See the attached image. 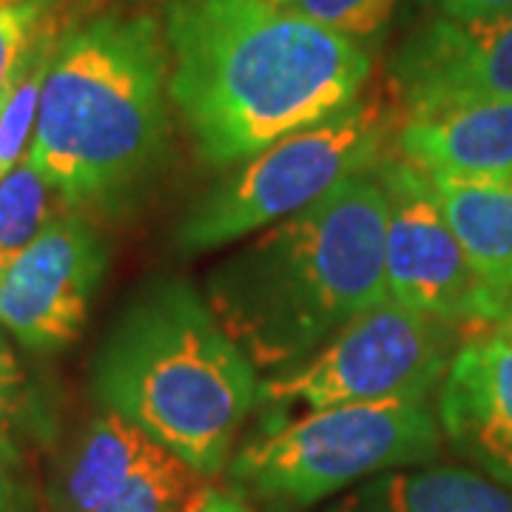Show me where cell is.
I'll return each mask as SVG.
<instances>
[{
  "mask_svg": "<svg viewBox=\"0 0 512 512\" xmlns=\"http://www.w3.org/2000/svg\"><path fill=\"white\" fill-rule=\"evenodd\" d=\"M168 97L194 154L225 168L362 94V43L282 12L271 0H168Z\"/></svg>",
  "mask_w": 512,
  "mask_h": 512,
  "instance_id": "6da1fadb",
  "label": "cell"
},
{
  "mask_svg": "<svg viewBox=\"0 0 512 512\" xmlns=\"http://www.w3.org/2000/svg\"><path fill=\"white\" fill-rule=\"evenodd\" d=\"M384 234L387 200L367 168L220 262L205 299L256 370L302 365L387 299Z\"/></svg>",
  "mask_w": 512,
  "mask_h": 512,
  "instance_id": "7a4b0ae2",
  "label": "cell"
},
{
  "mask_svg": "<svg viewBox=\"0 0 512 512\" xmlns=\"http://www.w3.org/2000/svg\"><path fill=\"white\" fill-rule=\"evenodd\" d=\"M168 52L151 12L69 26L43 80L29 157L66 208L114 211L157 174L171 140Z\"/></svg>",
  "mask_w": 512,
  "mask_h": 512,
  "instance_id": "3957f363",
  "label": "cell"
},
{
  "mask_svg": "<svg viewBox=\"0 0 512 512\" xmlns=\"http://www.w3.org/2000/svg\"><path fill=\"white\" fill-rule=\"evenodd\" d=\"M254 362L208 299L183 279H157L111 330L94 365L106 410L140 427L200 476H217L254 410Z\"/></svg>",
  "mask_w": 512,
  "mask_h": 512,
  "instance_id": "277c9868",
  "label": "cell"
},
{
  "mask_svg": "<svg viewBox=\"0 0 512 512\" xmlns=\"http://www.w3.org/2000/svg\"><path fill=\"white\" fill-rule=\"evenodd\" d=\"M441 450L427 402L342 404L302 413L245 444L228 473L274 512H296L390 470L430 464Z\"/></svg>",
  "mask_w": 512,
  "mask_h": 512,
  "instance_id": "5b68a950",
  "label": "cell"
},
{
  "mask_svg": "<svg viewBox=\"0 0 512 512\" xmlns=\"http://www.w3.org/2000/svg\"><path fill=\"white\" fill-rule=\"evenodd\" d=\"M393 131L396 117L382 94H359L348 109L239 163L180 222L177 248L202 254L291 220L342 180L379 163Z\"/></svg>",
  "mask_w": 512,
  "mask_h": 512,
  "instance_id": "8992f818",
  "label": "cell"
},
{
  "mask_svg": "<svg viewBox=\"0 0 512 512\" xmlns=\"http://www.w3.org/2000/svg\"><path fill=\"white\" fill-rule=\"evenodd\" d=\"M456 328L384 299L302 365L259 382L256 404L296 416L370 402H427L456 359Z\"/></svg>",
  "mask_w": 512,
  "mask_h": 512,
  "instance_id": "52a82bcc",
  "label": "cell"
},
{
  "mask_svg": "<svg viewBox=\"0 0 512 512\" xmlns=\"http://www.w3.org/2000/svg\"><path fill=\"white\" fill-rule=\"evenodd\" d=\"M373 171L387 200V299L456 330H498L504 302L464 251L436 183L399 154L382 157Z\"/></svg>",
  "mask_w": 512,
  "mask_h": 512,
  "instance_id": "ba28073f",
  "label": "cell"
},
{
  "mask_svg": "<svg viewBox=\"0 0 512 512\" xmlns=\"http://www.w3.org/2000/svg\"><path fill=\"white\" fill-rule=\"evenodd\" d=\"M106 271V248L89 222L66 208L0 274V328L23 348L60 350L86 325Z\"/></svg>",
  "mask_w": 512,
  "mask_h": 512,
  "instance_id": "9c48e42d",
  "label": "cell"
},
{
  "mask_svg": "<svg viewBox=\"0 0 512 512\" xmlns=\"http://www.w3.org/2000/svg\"><path fill=\"white\" fill-rule=\"evenodd\" d=\"M387 86L404 114L512 100V15L427 20L390 55Z\"/></svg>",
  "mask_w": 512,
  "mask_h": 512,
  "instance_id": "30bf717a",
  "label": "cell"
},
{
  "mask_svg": "<svg viewBox=\"0 0 512 512\" xmlns=\"http://www.w3.org/2000/svg\"><path fill=\"white\" fill-rule=\"evenodd\" d=\"M439 427L461 456L512 490V336L493 330L458 348L439 387Z\"/></svg>",
  "mask_w": 512,
  "mask_h": 512,
  "instance_id": "8fae6325",
  "label": "cell"
},
{
  "mask_svg": "<svg viewBox=\"0 0 512 512\" xmlns=\"http://www.w3.org/2000/svg\"><path fill=\"white\" fill-rule=\"evenodd\" d=\"M396 154L433 180H512V100L461 103L404 114L393 131Z\"/></svg>",
  "mask_w": 512,
  "mask_h": 512,
  "instance_id": "7c38bea8",
  "label": "cell"
},
{
  "mask_svg": "<svg viewBox=\"0 0 512 512\" xmlns=\"http://www.w3.org/2000/svg\"><path fill=\"white\" fill-rule=\"evenodd\" d=\"M168 450L131 421L106 410L77 436L49 487L52 512H94L120 495Z\"/></svg>",
  "mask_w": 512,
  "mask_h": 512,
  "instance_id": "4fadbf2b",
  "label": "cell"
},
{
  "mask_svg": "<svg viewBox=\"0 0 512 512\" xmlns=\"http://www.w3.org/2000/svg\"><path fill=\"white\" fill-rule=\"evenodd\" d=\"M322 512H512V490L461 467L390 470Z\"/></svg>",
  "mask_w": 512,
  "mask_h": 512,
  "instance_id": "5bb4252c",
  "label": "cell"
},
{
  "mask_svg": "<svg viewBox=\"0 0 512 512\" xmlns=\"http://www.w3.org/2000/svg\"><path fill=\"white\" fill-rule=\"evenodd\" d=\"M433 183L456 237L507 313L512 296V180Z\"/></svg>",
  "mask_w": 512,
  "mask_h": 512,
  "instance_id": "9a60e30c",
  "label": "cell"
},
{
  "mask_svg": "<svg viewBox=\"0 0 512 512\" xmlns=\"http://www.w3.org/2000/svg\"><path fill=\"white\" fill-rule=\"evenodd\" d=\"M57 202L63 200L55 185L29 154L0 177V274L60 214Z\"/></svg>",
  "mask_w": 512,
  "mask_h": 512,
  "instance_id": "2e32d148",
  "label": "cell"
},
{
  "mask_svg": "<svg viewBox=\"0 0 512 512\" xmlns=\"http://www.w3.org/2000/svg\"><path fill=\"white\" fill-rule=\"evenodd\" d=\"M211 493L205 476L185 461L165 453L154 467L137 476L120 495L94 512H200Z\"/></svg>",
  "mask_w": 512,
  "mask_h": 512,
  "instance_id": "e0dca14e",
  "label": "cell"
},
{
  "mask_svg": "<svg viewBox=\"0 0 512 512\" xmlns=\"http://www.w3.org/2000/svg\"><path fill=\"white\" fill-rule=\"evenodd\" d=\"M282 12L311 20L316 26L350 37L365 46L376 40L393 18L399 0H271Z\"/></svg>",
  "mask_w": 512,
  "mask_h": 512,
  "instance_id": "ac0fdd59",
  "label": "cell"
},
{
  "mask_svg": "<svg viewBox=\"0 0 512 512\" xmlns=\"http://www.w3.org/2000/svg\"><path fill=\"white\" fill-rule=\"evenodd\" d=\"M46 9V0H0V103L35 43Z\"/></svg>",
  "mask_w": 512,
  "mask_h": 512,
  "instance_id": "d6986e66",
  "label": "cell"
},
{
  "mask_svg": "<svg viewBox=\"0 0 512 512\" xmlns=\"http://www.w3.org/2000/svg\"><path fill=\"white\" fill-rule=\"evenodd\" d=\"M26 478L15 441L0 430V512H26Z\"/></svg>",
  "mask_w": 512,
  "mask_h": 512,
  "instance_id": "ffe728a7",
  "label": "cell"
},
{
  "mask_svg": "<svg viewBox=\"0 0 512 512\" xmlns=\"http://www.w3.org/2000/svg\"><path fill=\"white\" fill-rule=\"evenodd\" d=\"M433 9L436 18L456 20V23H481L512 15V0H416Z\"/></svg>",
  "mask_w": 512,
  "mask_h": 512,
  "instance_id": "44dd1931",
  "label": "cell"
},
{
  "mask_svg": "<svg viewBox=\"0 0 512 512\" xmlns=\"http://www.w3.org/2000/svg\"><path fill=\"white\" fill-rule=\"evenodd\" d=\"M20 390V367L12 356L9 345L0 339V430H6V421L15 410Z\"/></svg>",
  "mask_w": 512,
  "mask_h": 512,
  "instance_id": "7402d4cb",
  "label": "cell"
},
{
  "mask_svg": "<svg viewBox=\"0 0 512 512\" xmlns=\"http://www.w3.org/2000/svg\"><path fill=\"white\" fill-rule=\"evenodd\" d=\"M200 512H251V510H248V507L239 501L237 495L211 490V493H208V498H205V504L200 507Z\"/></svg>",
  "mask_w": 512,
  "mask_h": 512,
  "instance_id": "603a6c76",
  "label": "cell"
},
{
  "mask_svg": "<svg viewBox=\"0 0 512 512\" xmlns=\"http://www.w3.org/2000/svg\"><path fill=\"white\" fill-rule=\"evenodd\" d=\"M498 330H501V333H507V336H512V296H510V305H507V313H504V322L498 325Z\"/></svg>",
  "mask_w": 512,
  "mask_h": 512,
  "instance_id": "cb8c5ba5",
  "label": "cell"
}]
</instances>
